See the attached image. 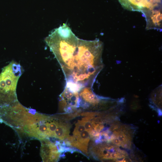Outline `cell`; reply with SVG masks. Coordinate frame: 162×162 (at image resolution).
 <instances>
[{"mask_svg":"<svg viewBox=\"0 0 162 162\" xmlns=\"http://www.w3.org/2000/svg\"><path fill=\"white\" fill-rule=\"evenodd\" d=\"M59 123L55 121L49 123L48 131L49 137H54L55 131Z\"/></svg>","mask_w":162,"mask_h":162,"instance_id":"obj_10","label":"cell"},{"mask_svg":"<svg viewBox=\"0 0 162 162\" xmlns=\"http://www.w3.org/2000/svg\"><path fill=\"white\" fill-rule=\"evenodd\" d=\"M111 132L110 142L118 147L130 149L132 144L133 131L128 125L115 123L110 129Z\"/></svg>","mask_w":162,"mask_h":162,"instance_id":"obj_3","label":"cell"},{"mask_svg":"<svg viewBox=\"0 0 162 162\" xmlns=\"http://www.w3.org/2000/svg\"><path fill=\"white\" fill-rule=\"evenodd\" d=\"M93 154L100 159L118 161H127V153L114 145L102 144L98 145L93 149Z\"/></svg>","mask_w":162,"mask_h":162,"instance_id":"obj_4","label":"cell"},{"mask_svg":"<svg viewBox=\"0 0 162 162\" xmlns=\"http://www.w3.org/2000/svg\"><path fill=\"white\" fill-rule=\"evenodd\" d=\"M70 127L66 124L60 122L56 128L54 137L61 140H64L69 136Z\"/></svg>","mask_w":162,"mask_h":162,"instance_id":"obj_8","label":"cell"},{"mask_svg":"<svg viewBox=\"0 0 162 162\" xmlns=\"http://www.w3.org/2000/svg\"><path fill=\"white\" fill-rule=\"evenodd\" d=\"M60 152L50 151L48 155V162L57 161L58 159Z\"/></svg>","mask_w":162,"mask_h":162,"instance_id":"obj_11","label":"cell"},{"mask_svg":"<svg viewBox=\"0 0 162 162\" xmlns=\"http://www.w3.org/2000/svg\"><path fill=\"white\" fill-rule=\"evenodd\" d=\"M22 71L20 64L14 61L4 67L0 74V94L16 93L17 83Z\"/></svg>","mask_w":162,"mask_h":162,"instance_id":"obj_2","label":"cell"},{"mask_svg":"<svg viewBox=\"0 0 162 162\" xmlns=\"http://www.w3.org/2000/svg\"><path fill=\"white\" fill-rule=\"evenodd\" d=\"M67 139L70 145L76 147L85 153H88V147L90 138L87 131L85 130L77 136H68Z\"/></svg>","mask_w":162,"mask_h":162,"instance_id":"obj_7","label":"cell"},{"mask_svg":"<svg viewBox=\"0 0 162 162\" xmlns=\"http://www.w3.org/2000/svg\"><path fill=\"white\" fill-rule=\"evenodd\" d=\"M124 9L131 11L143 12L161 7V0H118Z\"/></svg>","mask_w":162,"mask_h":162,"instance_id":"obj_5","label":"cell"},{"mask_svg":"<svg viewBox=\"0 0 162 162\" xmlns=\"http://www.w3.org/2000/svg\"><path fill=\"white\" fill-rule=\"evenodd\" d=\"M45 41L59 63L66 82L92 87L104 67L101 41L79 38L66 24L55 29Z\"/></svg>","mask_w":162,"mask_h":162,"instance_id":"obj_1","label":"cell"},{"mask_svg":"<svg viewBox=\"0 0 162 162\" xmlns=\"http://www.w3.org/2000/svg\"><path fill=\"white\" fill-rule=\"evenodd\" d=\"M146 21V30H161L162 26V15L161 7L146 10L142 13Z\"/></svg>","mask_w":162,"mask_h":162,"instance_id":"obj_6","label":"cell"},{"mask_svg":"<svg viewBox=\"0 0 162 162\" xmlns=\"http://www.w3.org/2000/svg\"><path fill=\"white\" fill-rule=\"evenodd\" d=\"M76 127L73 132V136H76L82 132L86 130L81 120H79L76 124Z\"/></svg>","mask_w":162,"mask_h":162,"instance_id":"obj_9","label":"cell"}]
</instances>
